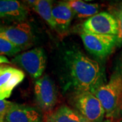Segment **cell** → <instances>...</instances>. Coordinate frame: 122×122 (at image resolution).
<instances>
[{
  "mask_svg": "<svg viewBox=\"0 0 122 122\" xmlns=\"http://www.w3.org/2000/svg\"><path fill=\"white\" fill-rule=\"evenodd\" d=\"M65 61L72 86L80 92L94 93L105 83L104 69L100 64L77 49L67 50Z\"/></svg>",
  "mask_w": 122,
  "mask_h": 122,
  "instance_id": "obj_1",
  "label": "cell"
},
{
  "mask_svg": "<svg viewBox=\"0 0 122 122\" xmlns=\"http://www.w3.org/2000/svg\"><path fill=\"white\" fill-rule=\"evenodd\" d=\"M94 94L99 100L105 112V118L117 119L122 96V76L116 71L107 83L96 90Z\"/></svg>",
  "mask_w": 122,
  "mask_h": 122,
  "instance_id": "obj_2",
  "label": "cell"
},
{
  "mask_svg": "<svg viewBox=\"0 0 122 122\" xmlns=\"http://www.w3.org/2000/svg\"><path fill=\"white\" fill-rule=\"evenodd\" d=\"M47 58L42 48H35L19 54L12 60V63L25 70L33 79H39L46 66Z\"/></svg>",
  "mask_w": 122,
  "mask_h": 122,
  "instance_id": "obj_3",
  "label": "cell"
},
{
  "mask_svg": "<svg viewBox=\"0 0 122 122\" xmlns=\"http://www.w3.org/2000/svg\"><path fill=\"white\" fill-rule=\"evenodd\" d=\"M73 104L75 111L87 122H100L105 118V112L100 102L92 92H77Z\"/></svg>",
  "mask_w": 122,
  "mask_h": 122,
  "instance_id": "obj_4",
  "label": "cell"
},
{
  "mask_svg": "<svg viewBox=\"0 0 122 122\" xmlns=\"http://www.w3.org/2000/svg\"><path fill=\"white\" fill-rule=\"evenodd\" d=\"M80 37L86 49L99 58L107 57L117 46V36L98 35L82 30Z\"/></svg>",
  "mask_w": 122,
  "mask_h": 122,
  "instance_id": "obj_5",
  "label": "cell"
},
{
  "mask_svg": "<svg viewBox=\"0 0 122 122\" xmlns=\"http://www.w3.org/2000/svg\"><path fill=\"white\" fill-rule=\"evenodd\" d=\"M0 37L8 40L21 50L27 49L34 42V35L30 25L25 22L10 26H0Z\"/></svg>",
  "mask_w": 122,
  "mask_h": 122,
  "instance_id": "obj_6",
  "label": "cell"
},
{
  "mask_svg": "<svg viewBox=\"0 0 122 122\" xmlns=\"http://www.w3.org/2000/svg\"><path fill=\"white\" fill-rule=\"evenodd\" d=\"M83 31L103 35L117 36V22L112 14L100 12L82 24Z\"/></svg>",
  "mask_w": 122,
  "mask_h": 122,
  "instance_id": "obj_7",
  "label": "cell"
},
{
  "mask_svg": "<svg viewBox=\"0 0 122 122\" xmlns=\"http://www.w3.org/2000/svg\"><path fill=\"white\" fill-rule=\"evenodd\" d=\"M35 98L39 107L44 111L51 110L57 102L56 86L47 75H44L35 82Z\"/></svg>",
  "mask_w": 122,
  "mask_h": 122,
  "instance_id": "obj_8",
  "label": "cell"
},
{
  "mask_svg": "<svg viewBox=\"0 0 122 122\" xmlns=\"http://www.w3.org/2000/svg\"><path fill=\"white\" fill-rule=\"evenodd\" d=\"M25 77L24 72L19 69L6 64L0 65V100L10 98Z\"/></svg>",
  "mask_w": 122,
  "mask_h": 122,
  "instance_id": "obj_9",
  "label": "cell"
},
{
  "mask_svg": "<svg viewBox=\"0 0 122 122\" xmlns=\"http://www.w3.org/2000/svg\"><path fill=\"white\" fill-rule=\"evenodd\" d=\"M4 122H43V119L35 108L14 102L5 115Z\"/></svg>",
  "mask_w": 122,
  "mask_h": 122,
  "instance_id": "obj_10",
  "label": "cell"
},
{
  "mask_svg": "<svg viewBox=\"0 0 122 122\" xmlns=\"http://www.w3.org/2000/svg\"><path fill=\"white\" fill-rule=\"evenodd\" d=\"M29 10L23 3L16 0H0V18L17 22H24Z\"/></svg>",
  "mask_w": 122,
  "mask_h": 122,
  "instance_id": "obj_11",
  "label": "cell"
},
{
  "mask_svg": "<svg viewBox=\"0 0 122 122\" xmlns=\"http://www.w3.org/2000/svg\"><path fill=\"white\" fill-rule=\"evenodd\" d=\"M52 15L56 25V30L62 33L68 30L75 16L67 1L58 2L53 7Z\"/></svg>",
  "mask_w": 122,
  "mask_h": 122,
  "instance_id": "obj_12",
  "label": "cell"
},
{
  "mask_svg": "<svg viewBox=\"0 0 122 122\" xmlns=\"http://www.w3.org/2000/svg\"><path fill=\"white\" fill-rule=\"evenodd\" d=\"M46 122H87L74 109L62 105L54 111L49 113L46 118Z\"/></svg>",
  "mask_w": 122,
  "mask_h": 122,
  "instance_id": "obj_13",
  "label": "cell"
},
{
  "mask_svg": "<svg viewBox=\"0 0 122 122\" xmlns=\"http://www.w3.org/2000/svg\"><path fill=\"white\" fill-rule=\"evenodd\" d=\"M75 16L79 18H89L98 13L100 5L90 4L81 0L66 1Z\"/></svg>",
  "mask_w": 122,
  "mask_h": 122,
  "instance_id": "obj_14",
  "label": "cell"
},
{
  "mask_svg": "<svg viewBox=\"0 0 122 122\" xmlns=\"http://www.w3.org/2000/svg\"><path fill=\"white\" fill-rule=\"evenodd\" d=\"M32 8L39 14L52 29L56 30V25L52 15V1L49 0H37Z\"/></svg>",
  "mask_w": 122,
  "mask_h": 122,
  "instance_id": "obj_15",
  "label": "cell"
},
{
  "mask_svg": "<svg viewBox=\"0 0 122 122\" xmlns=\"http://www.w3.org/2000/svg\"><path fill=\"white\" fill-rule=\"evenodd\" d=\"M21 51L20 48L12 44L8 40L0 37V55L16 56Z\"/></svg>",
  "mask_w": 122,
  "mask_h": 122,
  "instance_id": "obj_16",
  "label": "cell"
},
{
  "mask_svg": "<svg viewBox=\"0 0 122 122\" xmlns=\"http://www.w3.org/2000/svg\"><path fill=\"white\" fill-rule=\"evenodd\" d=\"M113 15L118 25L117 47L122 46V2L115 5L113 8Z\"/></svg>",
  "mask_w": 122,
  "mask_h": 122,
  "instance_id": "obj_17",
  "label": "cell"
},
{
  "mask_svg": "<svg viewBox=\"0 0 122 122\" xmlns=\"http://www.w3.org/2000/svg\"><path fill=\"white\" fill-rule=\"evenodd\" d=\"M14 102L5 100H0V115H5Z\"/></svg>",
  "mask_w": 122,
  "mask_h": 122,
  "instance_id": "obj_18",
  "label": "cell"
},
{
  "mask_svg": "<svg viewBox=\"0 0 122 122\" xmlns=\"http://www.w3.org/2000/svg\"><path fill=\"white\" fill-rule=\"evenodd\" d=\"M8 63H10V61L8 59V58L5 57V56L0 55V65L8 64Z\"/></svg>",
  "mask_w": 122,
  "mask_h": 122,
  "instance_id": "obj_19",
  "label": "cell"
},
{
  "mask_svg": "<svg viewBox=\"0 0 122 122\" xmlns=\"http://www.w3.org/2000/svg\"><path fill=\"white\" fill-rule=\"evenodd\" d=\"M117 71L122 76V56H121V58H120L119 62V66H118V69Z\"/></svg>",
  "mask_w": 122,
  "mask_h": 122,
  "instance_id": "obj_20",
  "label": "cell"
},
{
  "mask_svg": "<svg viewBox=\"0 0 122 122\" xmlns=\"http://www.w3.org/2000/svg\"><path fill=\"white\" fill-rule=\"evenodd\" d=\"M122 117V96L121 98V102H120V106H119V115L118 118Z\"/></svg>",
  "mask_w": 122,
  "mask_h": 122,
  "instance_id": "obj_21",
  "label": "cell"
},
{
  "mask_svg": "<svg viewBox=\"0 0 122 122\" xmlns=\"http://www.w3.org/2000/svg\"><path fill=\"white\" fill-rule=\"evenodd\" d=\"M112 122V121H111V119H107V118H105V119H102V121H100V122Z\"/></svg>",
  "mask_w": 122,
  "mask_h": 122,
  "instance_id": "obj_22",
  "label": "cell"
},
{
  "mask_svg": "<svg viewBox=\"0 0 122 122\" xmlns=\"http://www.w3.org/2000/svg\"><path fill=\"white\" fill-rule=\"evenodd\" d=\"M5 115H0V122H4Z\"/></svg>",
  "mask_w": 122,
  "mask_h": 122,
  "instance_id": "obj_23",
  "label": "cell"
},
{
  "mask_svg": "<svg viewBox=\"0 0 122 122\" xmlns=\"http://www.w3.org/2000/svg\"><path fill=\"white\" fill-rule=\"evenodd\" d=\"M122 122V121H121V122Z\"/></svg>",
  "mask_w": 122,
  "mask_h": 122,
  "instance_id": "obj_24",
  "label": "cell"
}]
</instances>
